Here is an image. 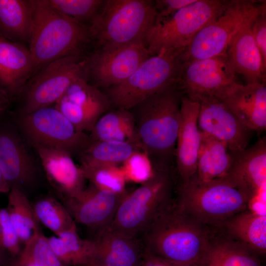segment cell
I'll list each match as a JSON object with an SVG mask.
<instances>
[{
	"label": "cell",
	"instance_id": "12",
	"mask_svg": "<svg viewBox=\"0 0 266 266\" xmlns=\"http://www.w3.org/2000/svg\"><path fill=\"white\" fill-rule=\"evenodd\" d=\"M150 56L142 41L115 48H97L84 58L86 79L99 89H107L126 80Z\"/></svg>",
	"mask_w": 266,
	"mask_h": 266
},
{
	"label": "cell",
	"instance_id": "30",
	"mask_svg": "<svg viewBox=\"0 0 266 266\" xmlns=\"http://www.w3.org/2000/svg\"><path fill=\"white\" fill-rule=\"evenodd\" d=\"M201 134L195 176L203 181L223 178L232 163L233 152L223 142Z\"/></svg>",
	"mask_w": 266,
	"mask_h": 266
},
{
	"label": "cell",
	"instance_id": "7",
	"mask_svg": "<svg viewBox=\"0 0 266 266\" xmlns=\"http://www.w3.org/2000/svg\"><path fill=\"white\" fill-rule=\"evenodd\" d=\"M185 48L150 56L123 82L106 89L111 106L130 110L147 98L176 83Z\"/></svg>",
	"mask_w": 266,
	"mask_h": 266
},
{
	"label": "cell",
	"instance_id": "27",
	"mask_svg": "<svg viewBox=\"0 0 266 266\" xmlns=\"http://www.w3.org/2000/svg\"><path fill=\"white\" fill-rule=\"evenodd\" d=\"M33 28L29 0H0V34L7 39L29 45Z\"/></svg>",
	"mask_w": 266,
	"mask_h": 266
},
{
	"label": "cell",
	"instance_id": "9",
	"mask_svg": "<svg viewBox=\"0 0 266 266\" xmlns=\"http://www.w3.org/2000/svg\"><path fill=\"white\" fill-rule=\"evenodd\" d=\"M266 6V0H228L222 12L201 29L185 48L182 61L226 55L235 34Z\"/></svg>",
	"mask_w": 266,
	"mask_h": 266
},
{
	"label": "cell",
	"instance_id": "44",
	"mask_svg": "<svg viewBox=\"0 0 266 266\" xmlns=\"http://www.w3.org/2000/svg\"><path fill=\"white\" fill-rule=\"evenodd\" d=\"M3 249L1 248V247L0 246V264H1V262H2V251H3Z\"/></svg>",
	"mask_w": 266,
	"mask_h": 266
},
{
	"label": "cell",
	"instance_id": "36",
	"mask_svg": "<svg viewBox=\"0 0 266 266\" xmlns=\"http://www.w3.org/2000/svg\"><path fill=\"white\" fill-rule=\"evenodd\" d=\"M58 12L80 24L89 26L99 12L103 0H49Z\"/></svg>",
	"mask_w": 266,
	"mask_h": 266
},
{
	"label": "cell",
	"instance_id": "37",
	"mask_svg": "<svg viewBox=\"0 0 266 266\" xmlns=\"http://www.w3.org/2000/svg\"><path fill=\"white\" fill-rule=\"evenodd\" d=\"M120 167L127 182L142 184L154 173L149 157L141 150L134 153Z\"/></svg>",
	"mask_w": 266,
	"mask_h": 266
},
{
	"label": "cell",
	"instance_id": "39",
	"mask_svg": "<svg viewBox=\"0 0 266 266\" xmlns=\"http://www.w3.org/2000/svg\"><path fill=\"white\" fill-rule=\"evenodd\" d=\"M251 31L261 54L263 64L266 67V6L264 7L253 18L251 24Z\"/></svg>",
	"mask_w": 266,
	"mask_h": 266
},
{
	"label": "cell",
	"instance_id": "42",
	"mask_svg": "<svg viewBox=\"0 0 266 266\" xmlns=\"http://www.w3.org/2000/svg\"><path fill=\"white\" fill-rule=\"evenodd\" d=\"M11 101L7 94L0 88V120L6 111Z\"/></svg>",
	"mask_w": 266,
	"mask_h": 266
},
{
	"label": "cell",
	"instance_id": "23",
	"mask_svg": "<svg viewBox=\"0 0 266 266\" xmlns=\"http://www.w3.org/2000/svg\"><path fill=\"white\" fill-rule=\"evenodd\" d=\"M253 18L233 36L226 55L233 69L243 76L246 84L266 83V67L251 31Z\"/></svg>",
	"mask_w": 266,
	"mask_h": 266
},
{
	"label": "cell",
	"instance_id": "35",
	"mask_svg": "<svg viewBox=\"0 0 266 266\" xmlns=\"http://www.w3.org/2000/svg\"><path fill=\"white\" fill-rule=\"evenodd\" d=\"M86 180L101 190L124 195L126 183L123 172L119 166H82Z\"/></svg>",
	"mask_w": 266,
	"mask_h": 266
},
{
	"label": "cell",
	"instance_id": "43",
	"mask_svg": "<svg viewBox=\"0 0 266 266\" xmlns=\"http://www.w3.org/2000/svg\"><path fill=\"white\" fill-rule=\"evenodd\" d=\"M10 187L0 171V193H8Z\"/></svg>",
	"mask_w": 266,
	"mask_h": 266
},
{
	"label": "cell",
	"instance_id": "18",
	"mask_svg": "<svg viewBox=\"0 0 266 266\" xmlns=\"http://www.w3.org/2000/svg\"><path fill=\"white\" fill-rule=\"evenodd\" d=\"M125 195L101 190L90 184L78 196L63 203L75 223L99 232L110 224Z\"/></svg>",
	"mask_w": 266,
	"mask_h": 266
},
{
	"label": "cell",
	"instance_id": "5",
	"mask_svg": "<svg viewBox=\"0 0 266 266\" xmlns=\"http://www.w3.org/2000/svg\"><path fill=\"white\" fill-rule=\"evenodd\" d=\"M156 18L154 0H104L89 25L92 41L103 49L144 42Z\"/></svg>",
	"mask_w": 266,
	"mask_h": 266
},
{
	"label": "cell",
	"instance_id": "2",
	"mask_svg": "<svg viewBox=\"0 0 266 266\" xmlns=\"http://www.w3.org/2000/svg\"><path fill=\"white\" fill-rule=\"evenodd\" d=\"M214 233L174 200L140 239L146 250L157 256L178 266H197Z\"/></svg>",
	"mask_w": 266,
	"mask_h": 266
},
{
	"label": "cell",
	"instance_id": "15",
	"mask_svg": "<svg viewBox=\"0 0 266 266\" xmlns=\"http://www.w3.org/2000/svg\"><path fill=\"white\" fill-rule=\"evenodd\" d=\"M198 126L201 133L224 142L232 152L248 146L253 132L244 125L219 98L204 96L198 99Z\"/></svg>",
	"mask_w": 266,
	"mask_h": 266
},
{
	"label": "cell",
	"instance_id": "10",
	"mask_svg": "<svg viewBox=\"0 0 266 266\" xmlns=\"http://www.w3.org/2000/svg\"><path fill=\"white\" fill-rule=\"evenodd\" d=\"M15 120V125L33 147L55 148L79 156L91 142L89 135L78 131L54 105L17 113Z\"/></svg>",
	"mask_w": 266,
	"mask_h": 266
},
{
	"label": "cell",
	"instance_id": "4",
	"mask_svg": "<svg viewBox=\"0 0 266 266\" xmlns=\"http://www.w3.org/2000/svg\"><path fill=\"white\" fill-rule=\"evenodd\" d=\"M178 207L215 231L228 219L250 207L253 200L224 179L203 181L194 176L177 185Z\"/></svg>",
	"mask_w": 266,
	"mask_h": 266
},
{
	"label": "cell",
	"instance_id": "41",
	"mask_svg": "<svg viewBox=\"0 0 266 266\" xmlns=\"http://www.w3.org/2000/svg\"><path fill=\"white\" fill-rule=\"evenodd\" d=\"M140 266H178L146 250Z\"/></svg>",
	"mask_w": 266,
	"mask_h": 266
},
{
	"label": "cell",
	"instance_id": "21",
	"mask_svg": "<svg viewBox=\"0 0 266 266\" xmlns=\"http://www.w3.org/2000/svg\"><path fill=\"white\" fill-rule=\"evenodd\" d=\"M36 66L26 45L11 41L0 34V88L11 100L19 98Z\"/></svg>",
	"mask_w": 266,
	"mask_h": 266
},
{
	"label": "cell",
	"instance_id": "13",
	"mask_svg": "<svg viewBox=\"0 0 266 266\" xmlns=\"http://www.w3.org/2000/svg\"><path fill=\"white\" fill-rule=\"evenodd\" d=\"M176 83L184 96L196 100L207 96L220 98L238 82L224 55L183 61Z\"/></svg>",
	"mask_w": 266,
	"mask_h": 266
},
{
	"label": "cell",
	"instance_id": "46",
	"mask_svg": "<svg viewBox=\"0 0 266 266\" xmlns=\"http://www.w3.org/2000/svg\"><path fill=\"white\" fill-rule=\"evenodd\" d=\"M85 266H105L102 265L101 264H96L90 265Z\"/></svg>",
	"mask_w": 266,
	"mask_h": 266
},
{
	"label": "cell",
	"instance_id": "47",
	"mask_svg": "<svg viewBox=\"0 0 266 266\" xmlns=\"http://www.w3.org/2000/svg\"><path fill=\"white\" fill-rule=\"evenodd\" d=\"M33 266V265H27V266Z\"/></svg>",
	"mask_w": 266,
	"mask_h": 266
},
{
	"label": "cell",
	"instance_id": "32",
	"mask_svg": "<svg viewBox=\"0 0 266 266\" xmlns=\"http://www.w3.org/2000/svg\"><path fill=\"white\" fill-rule=\"evenodd\" d=\"M139 150L131 143L96 141H91L78 156L82 166H119Z\"/></svg>",
	"mask_w": 266,
	"mask_h": 266
},
{
	"label": "cell",
	"instance_id": "31",
	"mask_svg": "<svg viewBox=\"0 0 266 266\" xmlns=\"http://www.w3.org/2000/svg\"><path fill=\"white\" fill-rule=\"evenodd\" d=\"M8 193L5 209L21 243L24 245L34 235L41 232L39 223L25 192L13 187Z\"/></svg>",
	"mask_w": 266,
	"mask_h": 266
},
{
	"label": "cell",
	"instance_id": "29",
	"mask_svg": "<svg viewBox=\"0 0 266 266\" xmlns=\"http://www.w3.org/2000/svg\"><path fill=\"white\" fill-rule=\"evenodd\" d=\"M197 266H261L254 253L214 233Z\"/></svg>",
	"mask_w": 266,
	"mask_h": 266
},
{
	"label": "cell",
	"instance_id": "19",
	"mask_svg": "<svg viewBox=\"0 0 266 266\" xmlns=\"http://www.w3.org/2000/svg\"><path fill=\"white\" fill-rule=\"evenodd\" d=\"M50 185L62 201L74 198L85 188V178L80 166L68 152L52 147L34 146Z\"/></svg>",
	"mask_w": 266,
	"mask_h": 266
},
{
	"label": "cell",
	"instance_id": "16",
	"mask_svg": "<svg viewBox=\"0 0 266 266\" xmlns=\"http://www.w3.org/2000/svg\"><path fill=\"white\" fill-rule=\"evenodd\" d=\"M79 131L90 132L111 106L105 93L85 77L76 79L54 105Z\"/></svg>",
	"mask_w": 266,
	"mask_h": 266
},
{
	"label": "cell",
	"instance_id": "28",
	"mask_svg": "<svg viewBox=\"0 0 266 266\" xmlns=\"http://www.w3.org/2000/svg\"><path fill=\"white\" fill-rule=\"evenodd\" d=\"M90 133L91 141L128 142L140 149L133 117L129 110H109L98 119Z\"/></svg>",
	"mask_w": 266,
	"mask_h": 266
},
{
	"label": "cell",
	"instance_id": "11",
	"mask_svg": "<svg viewBox=\"0 0 266 266\" xmlns=\"http://www.w3.org/2000/svg\"><path fill=\"white\" fill-rule=\"evenodd\" d=\"M84 57L68 56L53 61L30 78L19 98V114L54 105L76 79L85 77ZM86 78V77H85Z\"/></svg>",
	"mask_w": 266,
	"mask_h": 266
},
{
	"label": "cell",
	"instance_id": "17",
	"mask_svg": "<svg viewBox=\"0 0 266 266\" xmlns=\"http://www.w3.org/2000/svg\"><path fill=\"white\" fill-rule=\"evenodd\" d=\"M200 103L185 96L181 102L178 136L175 151L177 185L186 182L196 174L201 134L198 126Z\"/></svg>",
	"mask_w": 266,
	"mask_h": 266
},
{
	"label": "cell",
	"instance_id": "3",
	"mask_svg": "<svg viewBox=\"0 0 266 266\" xmlns=\"http://www.w3.org/2000/svg\"><path fill=\"white\" fill-rule=\"evenodd\" d=\"M29 1L33 28L29 48L36 64V72L64 57H83L86 47L92 41L89 26L61 14L49 0Z\"/></svg>",
	"mask_w": 266,
	"mask_h": 266
},
{
	"label": "cell",
	"instance_id": "25",
	"mask_svg": "<svg viewBox=\"0 0 266 266\" xmlns=\"http://www.w3.org/2000/svg\"><path fill=\"white\" fill-rule=\"evenodd\" d=\"M99 263L105 266H140L146 252L140 238L127 237L107 228L97 233Z\"/></svg>",
	"mask_w": 266,
	"mask_h": 266
},
{
	"label": "cell",
	"instance_id": "14",
	"mask_svg": "<svg viewBox=\"0 0 266 266\" xmlns=\"http://www.w3.org/2000/svg\"><path fill=\"white\" fill-rule=\"evenodd\" d=\"M26 141L15 124L0 123V171L10 188L25 193L35 184L38 174Z\"/></svg>",
	"mask_w": 266,
	"mask_h": 266
},
{
	"label": "cell",
	"instance_id": "1",
	"mask_svg": "<svg viewBox=\"0 0 266 266\" xmlns=\"http://www.w3.org/2000/svg\"><path fill=\"white\" fill-rule=\"evenodd\" d=\"M183 96L175 83L129 110L133 117L139 148L147 154L155 171L175 172V151Z\"/></svg>",
	"mask_w": 266,
	"mask_h": 266
},
{
	"label": "cell",
	"instance_id": "22",
	"mask_svg": "<svg viewBox=\"0 0 266 266\" xmlns=\"http://www.w3.org/2000/svg\"><path fill=\"white\" fill-rule=\"evenodd\" d=\"M247 127L260 133L266 128V85L238 82L219 98Z\"/></svg>",
	"mask_w": 266,
	"mask_h": 266
},
{
	"label": "cell",
	"instance_id": "34",
	"mask_svg": "<svg viewBox=\"0 0 266 266\" xmlns=\"http://www.w3.org/2000/svg\"><path fill=\"white\" fill-rule=\"evenodd\" d=\"M13 266H64L42 233L34 235L24 245Z\"/></svg>",
	"mask_w": 266,
	"mask_h": 266
},
{
	"label": "cell",
	"instance_id": "24",
	"mask_svg": "<svg viewBox=\"0 0 266 266\" xmlns=\"http://www.w3.org/2000/svg\"><path fill=\"white\" fill-rule=\"evenodd\" d=\"M215 232L254 254L266 252V216L250 208L225 221Z\"/></svg>",
	"mask_w": 266,
	"mask_h": 266
},
{
	"label": "cell",
	"instance_id": "20",
	"mask_svg": "<svg viewBox=\"0 0 266 266\" xmlns=\"http://www.w3.org/2000/svg\"><path fill=\"white\" fill-rule=\"evenodd\" d=\"M266 178V140L260 138L253 145L233 152L232 163L224 179L253 201L259 195Z\"/></svg>",
	"mask_w": 266,
	"mask_h": 266
},
{
	"label": "cell",
	"instance_id": "26",
	"mask_svg": "<svg viewBox=\"0 0 266 266\" xmlns=\"http://www.w3.org/2000/svg\"><path fill=\"white\" fill-rule=\"evenodd\" d=\"M47 238L53 251L64 266L99 264L95 240L82 238L77 233L76 225L58 236Z\"/></svg>",
	"mask_w": 266,
	"mask_h": 266
},
{
	"label": "cell",
	"instance_id": "33",
	"mask_svg": "<svg viewBox=\"0 0 266 266\" xmlns=\"http://www.w3.org/2000/svg\"><path fill=\"white\" fill-rule=\"evenodd\" d=\"M32 206L39 223L50 230L56 236L76 225L64 204L51 196L40 198Z\"/></svg>",
	"mask_w": 266,
	"mask_h": 266
},
{
	"label": "cell",
	"instance_id": "8",
	"mask_svg": "<svg viewBox=\"0 0 266 266\" xmlns=\"http://www.w3.org/2000/svg\"><path fill=\"white\" fill-rule=\"evenodd\" d=\"M228 0H196L163 21L155 22L145 44L150 56L170 49L185 48L196 34L225 9Z\"/></svg>",
	"mask_w": 266,
	"mask_h": 266
},
{
	"label": "cell",
	"instance_id": "40",
	"mask_svg": "<svg viewBox=\"0 0 266 266\" xmlns=\"http://www.w3.org/2000/svg\"><path fill=\"white\" fill-rule=\"evenodd\" d=\"M196 0H156L155 22L166 19L180 9L194 2Z\"/></svg>",
	"mask_w": 266,
	"mask_h": 266
},
{
	"label": "cell",
	"instance_id": "6",
	"mask_svg": "<svg viewBox=\"0 0 266 266\" xmlns=\"http://www.w3.org/2000/svg\"><path fill=\"white\" fill-rule=\"evenodd\" d=\"M174 172L155 171L140 186L122 199L106 228L122 235L140 238L155 219L174 201Z\"/></svg>",
	"mask_w": 266,
	"mask_h": 266
},
{
	"label": "cell",
	"instance_id": "38",
	"mask_svg": "<svg viewBox=\"0 0 266 266\" xmlns=\"http://www.w3.org/2000/svg\"><path fill=\"white\" fill-rule=\"evenodd\" d=\"M0 222L2 227L0 247L11 256L20 253L21 242L9 219L5 208H0Z\"/></svg>",
	"mask_w": 266,
	"mask_h": 266
},
{
	"label": "cell",
	"instance_id": "45",
	"mask_svg": "<svg viewBox=\"0 0 266 266\" xmlns=\"http://www.w3.org/2000/svg\"><path fill=\"white\" fill-rule=\"evenodd\" d=\"M1 235H2V227L1 223L0 222V241H1Z\"/></svg>",
	"mask_w": 266,
	"mask_h": 266
}]
</instances>
